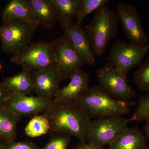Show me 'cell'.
<instances>
[{"label":"cell","mask_w":149,"mask_h":149,"mask_svg":"<svg viewBox=\"0 0 149 149\" xmlns=\"http://www.w3.org/2000/svg\"><path fill=\"white\" fill-rule=\"evenodd\" d=\"M51 126L47 117L44 114L34 116L24 128V132L31 138H37L49 133Z\"/></svg>","instance_id":"cell-21"},{"label":"cell","mask_w":149,"mask_h":149,"mask_svg":"<svg viewBox=\"0 0 149 149\" xmlns=\"http://www.w3.org/2000/svg\"><path fill=\"white\" fill-rule=\"evenodd\" d=\"M10 61L31 71L48 69L56 65L52 42L44 41L31 43L14 55Z\"/></svg>","instance_id":"cell-4"},{"label":"cell","mask_w":149,"mask_h":149,"mask_svg":"<svg viewBox=\"0 0 149 149\" xmlns=\"http://www.w3.org/2000/svg\"><path fill=\"white\" fill-rule=\"evenodd\" d=\"M19 116L14 114L0 105V142L1 144L15 141L17 136V125Z\"/></svg>","instance_id":"cell-19"},{"label":"cell","mask_w":149,"mask_h":149,"mask_svg":"<svg viewBox=\"0 0 149 149\" xmlns=\"http://www.w3.org/2000/svg\"><path fill=\"white\" fill-rule=\"evenodd\" d=\"M88 116L92 118L120 117L128 114L131 102L117 100L110 95L100 86L89 88L76 101Z\"/></svg>","instance_id":"cell-3"},{"label":"cell","mask_w":149,"mask_h":149,"mask_svg":"<svg viewBox=\"0 0 149 149\" xmlns=\"http://www.w3.org/2000/svg\"><path fill=\"white\" fill-rule=\"evenodd\" d=\"M108 149H146V138L138 127H127L108 145Z\"/></svg>","instance_id":"cell-16"},{"label":"cell","mask_w":149,"mask_h":149,"mask_svg":"<svg viewBox=\"0 0 149 149\" xmlns=\"http://www.w3.org/2000/svg\"><path fill=\"white\" fill-rule=\"evenodd\" d=\"M134 79L139 90L149 93V56L135 71Z\"/></svg>","instance_id":"cell-23"},{"label":"cell","mask_w":149,"mask_h":149,"mask_svg":"<svg viewBox=\"0 0 149 149\" xmlns=\"http://www.w3.org/2000/svg\"><path fill=\"white\" fill-rule=\"evenodd\" d=\"M52 101L40 97L20 94H11L6 100L3 105L17 116H27L45 113L51 106Z\"/></svg>","instance_id":"cell-11"},{"label":"cell","mask_w":149,"mask_h":149,"mask_svg":"<svg viewBox=\"0 0 149 149\" xmlns=\"http://www.w3.org/2000/svg\"><path fill=\"white\" fill-rule=\"evenodd\" d=\"M56 58V67L61 81L70 79L75 71L87 65L65 34L52 42Z\"/></svg>","instance_id":"cell-9"},{"label":"cell","mask_w":149,"mask_h":149,"mask_svg":"<svg viewBox=\"0 0 149 149\" xmlns=\"http://www.w3.org/2000/svg\"><path fill=\"white\" fill-rule=\"evenodd\" d=\"M38 26L50 30L58 20V15L52 0H27Z\"/></svg>","instance_id":"cell-15"},{"label":"cell","mask_w":149,"mask_h":149,"mask_svg":"<svg viewBox=\"0 0 149 149\" xmlns=\"http://www.w3.org/2000/svg\"><path fill=\"white\" fill-rule=\"evenodd\" d=\"M118 16L107 5L96 10L93 19L86 26L91 49L95 57L103 55L109 44L118 35Z\"/></svg>","instance_id":"cell-2"},{"label":"cell","mask_w":149,"mask_h":149,"mask_svg":"<svg viewBox=\"0 0 149 149\" xmlns=\"http://www.w3.org/2000/svg\"><path fill=\"white\" fill-rule=\"evenodd\" d=\"M49 139L42 149H68L71 136L58 133H50Z\"/></svg>","instance_id":"cell-25"},{"label":"cell","mask_w":149,"mask_h":149,"mask_svg":"<svg viewBox=\"0 0 149 149\" xmlns=\"http://www.w3.org/2000/svg\"><path fill=\"white\" fill-rule=\"evenodd\" d=\"M146 121V122L144 127V130H145L146 136L149 141V120H147Z\"/></svg>","instance_id":"cell-29"},{"label":"cell","mask_w":149,"mask_h":149,"mask_svg":"<svg viewBox=\"0 0 149 149\" xmlns=\"http://www.w3.org/2000/svg\"><path fill=\"white\" fill-rule=\"evenodd\" d=\"M129 122V119L123 116L99 118L91 120L85 142L92 146L104 148L127 128Z\"/></svg>","instance_id":"cell-5"},{"label":"cell","mask_w":149,"mask_h":149,"mask_svg":"<svg viewBox=\"0 0 149 149\" xmlns=\"http://www.w3.org/2000/svg\"><path fill=\"white\" fill-rule=\"evenodd\" d=\"M2 20H17L38 26L27 0H12L2 13Z\"/></svg>","instance_id":"cell-17"},{"label":"cell","mask_w":149,"mask_h":149,"mask_svg":"<svg viewBox=\"0 0 149 149\" xmlns=\"http://www.w3.org/2000/svg\"><path fill=\"white\" fill-rule=\"evenodd\" d=\"M60 24L63 34L67 36L74 49L87 64L95 65V57L91 49L85 29L72 21Z\"/></svg>","instance_id":"cell-13"},{"label":"cell","mask_w":149,"mask_h":149,"mask_svg":"<svg viewBox=\"0 0 149 149\" xmlns=\"http://www.w3.org/2000/svg\"><path fill=\"white\" fill-rule=\"evenodd\" d=\"M50 124V133L74 136L80 142L85 137L91 118L76 102H54L44 113Z\"/></svg>","instance_id":"cell-1"},{"label":"cell","mask_w":149,"mask_h":149,"mask_svg":"<svg viewBox=\"0 0 149 149\" xmlns=\"http://www.w3.org/2000/svg\"><path fill=\"white\" fill-rule=\"evenodd\" d=\"M2 69V66L1 65V63H0V71H1V70Z\"/></svg>","instance_id":"cell-30"},{"label":"cell","mask_w":149,"mask_h":149,"mask_svg":"<svg viewBox=\"0 0 149 149\" xmlns=\"http://www.w3.org/2000/svg\"><path fill=\"white\" fill-rule=\"evenodd\" d=\"M33 92L36 96L52 101L60 90L61 81L56 67L42 70L31 71Z\"/></svg>","instance_id":"cell-12"},{"label":"cell","mask_w":149,"mask_h":149,"mask_svg":"<svg viewBox=\"0 0 149 149\" xmlns=\"http://www.w3.org/2000/svg\"><path fill=\"white\" fill-rule=\"evenodd\" d=\"M60 23L72 21L76 17L80 7V0H52Z\"/></svg>","instance_id":"cell-20"},{"label":"cell","mask_w":149,"mask_h":149,"mask_svg":"<svg viewBox=\"0 0 149 149\" xmlns=\"http://www.w3.org/2000/svg\"><path fill=\"white\" fill-rule=\"evenodd\" d=\"M116 10L123 32L129 42L139 46L149 45L148 37L136 7L125 3H119L116 6Z\"/></svg>","instance_id":"cell-10"},{"label":"cell","mask_w":149,"mask_h":149,"mask_svg":"<svg viewBox=\"0 0 149 149\" xmlns=\"http://www.w3.org/2000/svg\"><path fill=\"white\" fill-rule=\"evenodd\" d=\"M100 85L113 98L129 102L136 96L135 91L128 83L127 76L108 63L96 70Z\"/></svg>","instance_id":"cell-8"},{"label":"cell","mask_w":149,"mask_h":149,"mask_svg":"<svg viewBox=\"0 0 149 149\" xmlns=\"http://www.w3.org/2000/svg\"><path fill=\"white\" fill-rule=\"evenodd\" d=\"M74 149H104V148H100L92 146L87 143L86 142H80L77 146L74 147Z\"/></svg>","instance_id":"cell-28"},{"label":"cell","mask_w":149,"mask_h":149,"mask_svg":"<svg viewBox=\"0 0 149 149\" xmlns=\"http://www.w3.org/2000/svg\"><path fill=\"white\" fill-rule=\"evenodd\" d=\"M149 52V44L139 46L121 40L111 47L107 60L123 74L127 76L131 69L141 64Z\"/></svg>","instance_id":"cell-6"},{"label":"cell","mask_w":149,"mask_h":149,"mask_svg":"<svg viewBox=\"0 0 149 149\" xmlns=\"http://www.w3.org/2000/svg\"><path fill=\"white\" fill-rule=\"evenodd\" d=\"M90 74L81 69L71 75L69 83L60 89L52 102H75L88 91L89 88Z\"/></svg>","instance_id":"cell-14"},{"label":"cell","mask_w":149,"mask_h":149,"mask_svg":"<svg viewBox=\"0 0 149 149\" xmlns=\"http://www.w3.org/2000/svg\"><path fill=\"white\" fill-rule=\"evenodd\" d=\"M11 93L0 83V105L3 104Z\"/></svg>","instance_id":"cell-27"},{"label":"cell","mask_w":149,"mask_h":149,"mask_svg":"<svg viewBox=\"0 0 149 149\" xmlns=\"http://www.w3.org/2000/svg\"><path fill=\"white\" fill-rule=\"evenodd\" d=\"M1 83L11 93L32 96L33 87L29 70L23 69L18 74L6 77Z\"/></svg>","instance_id":"cell-18"},{"label":"cell","mask_w":149,"mask_h":149,"mask_svg":"<svg viewBox=\"0 0 149 149\" xmlns=\"http://www.w3.org/2000/svg\"><path fill=\"white\" fill-rule=\"evenodd\" d=\"M129 121H141L149 120V93L142 96L133 116Z\"/></svg>","instance_id":"cell-24"},{"label":"cell","mask_w":149,"mask_h":149,"mask_svg":"<svg viewBox=\"0 0 149 149\" xmlns=\"http://www.w3.org/2000/svg\"><path fill=\"white\" fill-rule=\"evenodd\" d=\"M0 149H41L32 142L15 141L0 144Z\"/></svg>","instance_id":"cell-26"},{"label":"cell","mask_w":149,"mask_h":149,"mask_svg":"<svg viewBox=\"0 0 149 149\" xmlns=\"http://www.w3.org/2000/svg\"><path fill=\"white\" fill-rule=\"evenodd\" d=\"M109 0H80V7L76 16V24L81 25L85 17L104 6L107 5Z\"/></svg>","instance_id":"cell-22"},{"label":"cell","mask_w":149,"mask_h":149,"mask_svg":"<svg viewBox=\"0 0 149 149\" xmlns=\"http://www.w3.org/2000/svg\"><path fill=\"white\" fill-rule=\"evenodd\" d=\"M37 27L17 20H2L0 25V40L3 51L15 54L30 45Z\"/></svg>","instance_id":"cell-7"},{"label":"cell","mask_w":149,"mask_h":149,"mask_svg":"<svg viewBox=\"0 0 149 149\" xmlns=\"http://www.w3.org/2000/svg\"><path fill=\"white\" fill-rule=\"evenodd\" d=\"M146 149H149V148H147Z\"/></svg>","instance_id":"cell-31"}]
</instances>
